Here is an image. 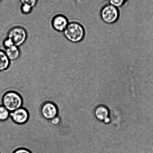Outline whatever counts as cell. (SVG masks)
I'll list each match as a JSON object with an SVG mask.
<instances>
[{"instance_id": "obj_1", "label": "cell", "mask_w": 153, "mask_h": 153, "mask_svg": "<svg viewBox=\"0 0 153 153\" xmlns=\"http://www.w3.org/2000/svg\"><path fill=\"white\" fill-rule=\"evenodd\" d=\"M63 34L69 42L75 43L82 41L85 36V32L83 27L80 24L71 19Z\"/></svg>"}, {"instance_id": "obj_2", "label": "cell", "mask_w": 153, "mask_h": 153, "mask_svg": "<svg viewBox=\"0 0 153 153\" xmlns=\"http://www.w3.org/2000/svg\"><path fill=\"white\" fill-rule=\"evenodd\" d=\"M7 37L12 40L15 46L19 47L27 40L28 31L25 27L16 24L10 27L7 31Z\"/></svg>"}, {"instance_id": "obj_3", "label": "cell", "mask_w": 153, "mask_h": 153, "mask_svg": "<svg viewBox=\"0 0 153 153\" xmlns=\"http://www.w3.org/2000/svg\"><path fill=\"white\" fill-rule=\"evenodd\" d=\"M3 106L10 112L14 111L22 107V97L14 91H10L6 93L3 97Z\"/></svg>"}, {"instance_id": "obj_4", "label": "cell", "mask_w": 153, "mask_h": 153, "mask_svg": "<svg viewBox=\"0 0 153 153\" xmlns=\"http://www.w3.org/2000/svg\"><path fill=\"white\" fill-rule=\"evenodd\" d=\"M102 19L108 24L113 23L118 20L119 12L118 8L107 4L102 8L101 12Z\"/></svg>"}, {"instance_id": "obj_5", "label": "cell", "mask_w": 153, "mask_h": 153, "mask_svg": "<svg viewBox=\"0 0 153 153\" xmlns=\"http://www.w3.org/2000/svg\"><path fill=\"white\" fill-rule=\"evenodd\" d=\"M70 19L62 13H57L53 16L51 21V25L55 31L63 32L69 23Z\"/></svg>"}, {"instance_id": "obj_6", "label": "cell", "mask_w": 153, "mask_h": 153, "mask_svg": "<svg viewBox=\"0 0 153 153\" xmlns=\"http://www.w3.org/2000/svg\"><path fill=\"white\" fill-rule=\"evenodd\" d=\"M41 113L45 119L51 120L57 116V107L56 105L51 102H46L42 106Z\"/></svg>"}, {"instance_id": "obj_7", "label": "cell", "mask_w": 153, "mask_h": 153, "mask_svg": "<svg viewBox=\"0 0 153 153\" xmlns=\"http://www.w3.org/2000/svg\"><path fill=\"white\" fill-rule=\"evenodd\" d=\"M10 117L16 124H25L28 121L29 115L26 109L22 107L14 111L10 112Z\"/></svg>"}, {"instance_id": "obj_8", "label": "cell", "mask_w": 153, "mask_h": 153, "mask_svg": "<svg viewBox=\"0 0 153 153\" xmlns=\"http://www.w3.org/2000/svg\"><path fill=\"white\" fill-rule=\"evenodd\" d=\"M5 51L7 57L10 61L16 60L20 57L21 51L19 46H13L5 49Z\"/></svg>"}, {"instance_id": "obj_9", "label": "cell", "mask_w": 153, "mask_h": 153, "mask_svg": "<svg viewBox=\"0 0 153 153\" xmlns=\"http://www.w3.org/2000/svg\"><path fill=\"white\" fill-rule=\"evenodd\" d=\"M10 65V61L7 57L5 51L0 50V72L7 70Z\"/></svg>"}, {"instance_id": "obj_10", "label": "cell", "mask_w": 153, "mask_h": 153, "mask_svg": "<svg viewBox=\"0 0 153 153\" xmlns=\"http://www.w3.org/2000/svg\"><path fill=\"white\" fill-rule=\"evenodd\" d=\"M95 115L97 119L100 120H105L107 118L108 112L105 107L100 106L96 109Z\"/></svg>"}, {"instance_id": "obj_11", "label": "cell", "mask_w": 153, "mask_h": 153, "mask_svg": "<svg viewBox=\"0 0 153 153\" xmlns=\"http://www.w3.org/2000/svg\"><path fill=\"white\" fill-rule=\"evenodd\" d=\"M10 112L4 106H0V121L7 120L10 116Z\"/></svg>"}, {"instance_id": "obj_12", "label": "cell", "mask_w": 153, "mask_h": 153, "mask_svg": "<svg viewBox=\"0 0 153 153\" xmlns=\"http://www.w3.org/2000/svg\"><path fill=\"white\" fill-rule=\"evenodd\" d=\"M33 7L26 4H21L20 10L21 13L24 15H28L32 12Z\"/></svg>"}, {"instance_id": "obj_13", "label": "cell", "mask_w": 153, "mask_h": 153, "mask_svg": "<svg viewBox=\"0 0 153 153\" xmlns=\"http://www.w3.org/2000/svg\"><path fill=\"white\" fill-rule=\"evenodd\" d=\"M126 2V0H108L109 4L117 8L122 7Z\"/></svg>"}, {"instance_id": "obj_14", "label": "cell", "mask_w": 153, "mask_h": 153, "mask_svg": "<svg viewBox=\"0 0 153 153\" xmlns=\"http://www.w3.org/2000/svg\"><path fill=\"white\" fill-rule=\"evenodd\" d=\"M38 0H19L21 4H26L34 8L37 3Z\"/></svg>"}, {"instance_id": "obj_15", "label": "cell", "mask_w": 153, "mask_h": 153, "mask_svg": "<svg viewBox=\"0 0 153 153\" xmlns=\"http://www.w3.org/2000/svg\"><path fill=\"white\" fill-rule=\"evenodd\" d=\"M3 45L5 49L15 46L12 40L7 37H6L3 42Z\"/></svg>"}, {"instance_id": "obj_16", "label": "cell", "mask_w": 153, "mask_h": 153, "mask_svg": "<svg viewBox=\"0 0 153 153\" xmlns=\"http://www.w3.org/2000/svg\"><path fill=\"white\" fill-rule=\"evenodd\" d=\"M13 153H31V152L27 149L22 148V149L16 150Z\"/></svg>"}, {"instance_id": "obj_17", "label": "cell", "mask_w": 153, "mask_h": 153, "mask_svg": "<svg viewBox=\"0 0 153 153\" xmlns=\"http://www.w3.org/2000/svg\"><path fill=\"white\" fill-rule=\"evenodd\" d=\"M1 0H0V3L1 2Z\"/></svg>"}]
</instances>
